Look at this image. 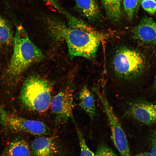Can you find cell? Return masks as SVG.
<instances>
[{
  "instance_id": "1",
  "label": "cell",
  "mask_w": 156,
  "mask_h": 156,
  "mask_svg": "<svg viewBox=\"0 0 156 156\" xmlns=\"http://www.w3.org/2000/svg\"><path fill=\"white\" fill-rule=\"evenodd\" d=\"M63 14L68 25L56 17L50 16L47 18V25L51 36L56 41H65L71 58H94L101 42L107 37V35L66 11Z\"/></svg>"
},
{
  "instance_id": "2",
  "label": "cell",
  "mask_w": 156,
  "mask_h": 156,
  "mask_svg": "<svg viewBox=\"0 0 156 156\" xmlns=\"http://www.w3.org/2000/svg\"><path fill=\"white\" fill-rule=\"evenodd\" d=\"M13 53L6 71L5 81L15 85L22 74L32 65L43 60L42 52L30 40L24 29L17 27L14 36Z\"/></svg>"
},
{
  "instance_id": "3",
  "label": "cell",
  "mask_w": 156,
  "mask_h": 156,
  "mask_svg": "<svg viewBox=\"0 0 156 156\" xmlns=\"http://www.w3.org/2000/svg\"><path fill=\"white\" fill-rule=\"evenodd\" d=\"M52 90L51 85L48 80L36 76H29L23 83L20 99L28 109L43 112L50 106Z\"/></svg>"
},
{
  "instance_id": "4",
  "label": "cell",
  "mask_w": 156,
  "mask_h": 156,
  "mask_svg": "<svg viewBox=\"0 0 156 156\" xmlns=\"http://www.w3.org/2000/svg\"><path fill=\"white\" fill-rule=\"evenodd\" d=\"M115 75L123 80H131L140 76L146 66L145 59L135 50L126 47L118 48L115 52L112 61Z\"/></svg>"
},
{
  "instance_id": "5",
  "label": "cell",
  "mask_w": 156,
  "mask_h": 156,
  "mask_svg": "<svg viewBox=\"0 0 156 156\" xmlns=\"http://www.w3.org/2000/svg\"><path fill=\"white\" fill-rule=\"evenodd\" d=\"M0 123L8 131L24 133L38 136L47 135L49 130L43 122L25 118L6 111L0 105Z\"/></svg>"
},
{
  "instance_id": "6",
  "label": "cell",
  "mask_w": 156,
  "mask_h": 156,
  "mask_svg": "<svg viewBox=\"0 0 156 156\" xmlns=\"http://www.w3.org/2000/svg\"><path fill=\"white\" fill-rule=\"evenodd\" d=\"M109 123L112 141L121 156H130L127 137L119 120L108 102L105 92L97 93Z\"/></svg>"
},
{
  "instance_id": "7",
  "label": "cell",
  "mask_w": 156,
  "mask_h": 156,
  "mask_svg": "<svg viewBox=\"0 0 156 156\" xmlns=\"http://www.w3.org/2000/svg\"><path fill=\"white\" fill-rule=\"evenodd\" d=\"M50 107L57 125L64 124L73 118V95L68 88L62 90L52 98Z\"/></svg>"
},
{
  "instance_id": "8",
  "label": "cell",
  "mask_w": 156,
  "mask_h": 156,
  "mask_svg": "<svg viewBox=\"0 0 156 156\" xmlns=\"http://www.w3.org/2000/svg\"><path fill=\"white\" fill-rule=\"evenodd\" d=\"M30 146L33 156H68L66 148L54 136H41Z\"/></svg>"
},
{
  "instance_id": "9",
  "label": "cell",
  "mask_w": 156,
  "mask_h": 156,
  "mask_svg": "<svg viewBox=\"0 0 156 156\" xmlns=\"http://www.w3.org/2000/svg\"><path fill=\"white\" fill-rule=\"evenodd\" d=\"M126 113L144 124L156 123V105L152 103L143 101L133 103L129 106Z\"/></svg>"
},
{
  "instance_id": "10",
  "label": "cell",
  "mask_w": 156,
  "mask_h": 156,
  "mask_svg": "<svg viewBox=\"0 0 156 156\" xmlns=\"http://www.w3.org/2000/svg\"><path fill=\"white\" fill-rule=\"evenodd\" d=\"M133 38L145 44H156V22L152 18L145 17L133 29Z\"/></svg>"
},
{
  "instance_id": "11",
  "label": "cell",
  "mask_w": 156,
  "mask_h": 156,
  "mask_svg": "<svg viewBox=\"0 0 156 156\" xmlns=\"http://www.w3.org/2000/svg\"><path fill=\"white\" fill-rule=\"evenodd\" d=\"M0 156H33L30 146L24 139H15L5 148Z\"/></svg>"
},
{
  "instance_id": "12",
  "label": "cell",
  "mask_w": 156,
  "mask_h": 156,
  "mask_svg": "<svg viewBox=\"0 0 156 156\" xmlns=\"http://www.w3.org/2000/svg\"><path fill=\"white\" fill-rule=\"evenodd\" d=\"M78 98L80 106L93 120L96 114L94 97L86 86H83L80 90Z\"/></svg>"
},
{
  "instance_id": "13",
  "label": "cell",
  "mask_w": 156,
  "mask_h": 156,
  "mask_svg": "<svg viewBox=\"0 0 156 156\" xmlns=\"http://www.w3.org/2000/svg\"><path fill=\"white\" fill-rule=\"evenodd\" d=\"M75 4L77 10L88 19L94 21L99 17L100 9L96 0H75Z\"/></svg>"
},
{
  "instance_id": "14",
  "label": "cell",
  "mask_w": 156,
  "mask_h": 156,
  "mask_svg": "<svg viewBox=\"0 0 156 156\" xmlns=\"http://www.w3.org/2000/svg\"><path fill=\"white\" fill-rule=\"evenodd\" d=\"M108 19L114 23L120 20L122 13L120 0H100Z\"/></svg>"
},
{
  "instance_id": "15",
  "label": "cell",
  "mask_w": 156,
  "mask_h": 156,
  "mask_svg": "<svg viewBox=\"0 0 156 156\" xmlns=\"http://www.w3.org/2000/svg\"><path fill=\"white\" fill-rule=\"evenodd\" d=\"M14 36L10 24L0 15V45H8L14 41Z\"/></svg>"
},
{
  "instance_id": "16",
  "label": "cell",
  "mask_w": 156,
  "mask_h": 156,
  "mask_svg": "<svg viewBox=\"0 0 156 156\" xmlns=\"http://www.w3.org/2000/svg\"><path fill=\"white\" fill-rule=\"evenodd\" d=\"M76 130L80 149V156H95V154L87 145L81 131L77 127H76Z\"/></svg>"
},
{
  "instance_id": "17",
  "label": "cell",
  "mask_w": 156,
  "mask_h": 156,
  "mask_svg": "<svg viewBox=\"0 0 156 156\" xmlns=\"http://www.w3.org/2000/svg\"><path fill=\"white\" fill-rule=\"evenodd\" d=\"M123 4L127 17L129 20L132 19L138 5V0H123Z\"/></svg>"
},
{
  "instance_id": "18",
  "label": "cell",
  "mask_w": 156,
  "mask_h": 156,
  "mask_svg": "<svg viewBox=\"0 0 156 156\" xmlns=\"http://www.w3.org/2000/svg\"><path fill=\"white\" fill-rule=\"evenodd\" d=\"M95 156H118L107 144L102 142L98 145Z\"/></svg>"
},
{
  "instance_id": "19",
  "label": "cell",
  "mask_w": 156,
  "mask_h": 156,
  "mask_svg": "<svg viewBox=\"0 0 156 156\" xmlns=\"http://www.w3.org/2000/svg\"><path fill=\"white\" fill-rule=\"evenodd\" d=\"M141 4L143 8L149 14L154 15L156 13V0H142Z\"/></svg>"
},
{
  "instance_id": "20",
  "label": "cell",
  "mask_w": 156,
  "mask_h": 156,
  "mask_svg": "<svg viewBox=\"0 0 156 156\" xmlns=\"http://www.w3.org/2000/svg\"><path fill=\"white\" fill-rule=\"evenodd\" d=\"M151 153L153 156H156V132H154L149 137Z\"/></svg>"
},
{
  "instance_id": "21",
  "label": "cell",
  "mask_w": 156,
  "mask_h": 156,
  "mask_svg": "<svg viewBox=\"0 0 156 156\" xmlns=\"http://www.w3.org/2000/svg\"><path fill=\"white\" fill-rule=\"evenodd\" d=\"M45 2H47L52 4L59 12L63 14L65 12L63 9L60 6L59 3L56 0H42Z\"/></svg>"
},
{
  "instance_id": "22",
  "label": "cell",
  "mask_w": 156,
  "mask_h": 156,
  "mask_svg": "<svg viewBox=\"0 0 156 156\" xmlns=\"http://www.w3.org/2000/svg\"><path fill=\"white\" fill-rule=\"evenodd\" d=\"M142 154L143 156H153L151 153L148 152H144Z\"/></svg>"
},
{
  "instance_id": "23",
  "label": "cell",
  "mask_w": 156,
  "mask_h": 156,
  "mask_svg": "<svg viewBox=\"0 0 156 156\" xmlns=\"http://www.w3.org/2000/svg\"><path fill=\"white\" fill-rule=\"evenodd\" d=\"M153 86L154 88L156 89V75L155 78Z\"/></svg>"
},
{
  "instance_id": "24",
  "label": "cell",
  "mask_w": 156,
  "mask_h": 156,
  "mask_svg": "<svg viewBox=\"0 0 156 156\" xmlns=\"http://www.w3.org/2000/svg\"><path fill=\"white\" fill-rule=\"evenodd\" d=\"M135 156H143L142 153L138 154H137Z\"/></svg>"
},
{
  "instance_id": "25",
  "label": "cell",
  "mask_w": 156,
  "mask_h": 156,
  "mask_svg": "<svg viewBox=\"0 0 156 156\" xmlns=\"http://www.w3.org/2000/svg\"><path fill=\"white\" fill-rule=\"evenodd\" d=\"M142 0H138V5H139L140 4H141Z\"/></svg>"
}]
</instances>
